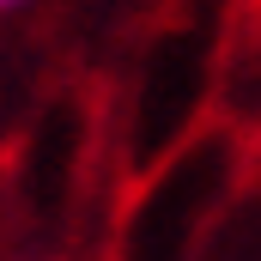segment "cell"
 Listing matches in <instances>:
<instances>
[{
	"mask_svg": "<svg viewBox=\"0 0 261 261\" xmlns=\"http://www.w3.org/2000/svg\"><path fill=\"white\" fill-rule=\"evenodd\" d=\"M6 6H18V0H0V12H6Z\"/></svg>",
	"mask_w": 261,
	"mask_h": 261,
	"instance_id": "obj_1",
	"label": "cell"
}]
</instances>
